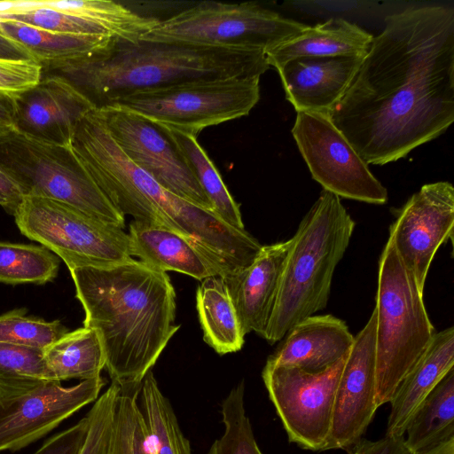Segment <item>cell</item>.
<instances>
[{"mask_svg":"<svg viewBox=\"0 0 454 454\" xmlns=\"http://www.w3.org/2000/svg\"><path fill=\"white\" fill-rule=\"evenodd\" d=\"M367 164L396 161L454 121V8L385 18L349 88L328 114Z\"/></svg>","mask_w":454,"mask_h":454,"instance_id":"obj_1","label":"cell"},{"mask_svg":"<svg viewBox=\"0 0 454 454\" xmlns=\"http://www.w3.org/2000/svg\"><path fill=\"white\" fill-rule=\"evenodd\" d=\"M68 270L85 313L83 326L98 333L111 382L141 385L180 328L169 276L133 258Z\"/></svg>","mask_w":454,"mask_h":454,"instance_id":"obj_2","label":"cell"},{"mask_svg":"<svg viewBox=\"0 0 454 454\" xmlns=\"http://www.w3.org/2000/svg\"><path fill=\"white\" fill-rule=\"evenodd\" d=\"M41 65L42 76L65 81L95 110L143 91L200 80L261 76L270 68L260 49L116 38L90 54Z\"/></svg>","mask_w":454,"mask_h":454,"instance_id":"obj_3","label":"cell"},{"mask_svg":"<svg viewBox=\"0 0 454 454\" xmlns=\"http://www.w3.org/2000/svg\"><path fill=\"white\" fill-rule=\"evenodd\" d=\"M71 147L97 185L124 216L168 228L192 241L221 274L246 265L256 239L210 210L171 193L136 166L110 136L98 110L78 122Z\"/></svg>","mask_w":454,"mask_h":454,"instance_id":"obj_4","label":"cell"},{"mask_svg":"<svg viewBox=\"0 0 454 454\" xmlns=\"http://www.w3.org/2000/svg\"><path fill=\"white\" fill-rule=\"evenodd\" d=\"M355 226L340 199L323 190L291 238L274 308L262 336L270 344L326 307L334 270Z\"/></svg>","mask_w":454,"mask_h":454,"instance_id":"obj_5","label":"cell"},{"mask_svg":"<svg viewBox=\"0 0 454 454\" xmlns=\"http://www.w3.org/2000/svg\"><path fill=\"white\" fill-rule=\"evenodd\" d=\"M374 309L380 407L390 403L398 385L435 333L424 304L423 292L400 260L389 237L379 260Z\"/></svg>","mask_w":454,"mask_h":454,"instance_id":"obj_6","label":"cell"},{"mask_svg":"<svg viewBox=\"0 0 454 454\" xmlns=\"http://www.w3.org/2000/svg\"><path fill=\"white\" fill-rule=\"evenodd\" d=\"M0 168L23 196L57 200L125 228V216L102 192L71 146L40 142L13 130L0 137Z\"/></svg>","mask_w":454,"mask_h":454,"instance_id":"obj_7","label":"cell"},{"mask_svg":"<svg viewBox=\"0 0 454 454\" xmlns=\"http://www.w3.org/2000/svg\"><path fill=\"white\" fill-rule=\"evenodd\" d=\"M308 27L254 2L226 4L203 1L159 20L140 39L253 48L266 53L297 36Z\"/></svg>","mask_w":454,"mask_h":454,"instance_id":"obj_8","label":"cell"},{"mask_svg":"<svg viewBox=\"0 0 454 454\" xmlns=\"http://www.w3.org/2000/svg\"><path fill=\"white\" fill-rule=\"evenodd\" d=\"M260 77L200 80L124 97L109 106L198 137L204 129L247 115L260 99Z\"/></svg>","mask_w":454,"mask_h":454,"instance_id":"obj_9","label":"cell"},{"mask_svg":"<svg viewBox=\"0 0 454 454\" xmlns=\"http://www.w3.org/2000/svg\"><path fill=\"white\" fill-rule=\"evenodd\" d=\"M13 216L24 236L53 252L68 269L103 266L133 258L124 229L65 203L24 196Z\"/></svg>","mask_w":454,"mask_h":454,"instance_id":"obj_10","label":"cell"},{"mask_svg":"<svg viewBox=\"0 0 454 454\" xmlns=\"http://www.w3.org/2000/svg\"><path fill=\"white\" fill-rule=\"evenodd\" d=\"M346 356L318 372L265 364L262 378L290 442L325 451Z\"/></svg>","mask_w":454,"mask_h":454,"instance_id":"obj_11","label":"cell"},{"mask_svg":"<svg viewBox=\"0 0 454 454\" xmlns=\"http://www.w3.org/2000/svg\"><path fill=\"white\" fill-rule=\"evenodd\" d=\"M291 132L312 178L323 190L369 204L387 201V189L328 114L299 112Z\"/></svg>","mask_w":454,"mask_h":454,"instance_id":"obj_12","label":"cell"},{"mask_svg":"<svg viewBox=\"0 0 454 454\" xmlns=\"http://www.w3.org/2000/svg\"><path fill=\"white\" fill-rule=\"evenodd\" d=\"M98 111L115 144L136 166L176 196L212 211L209 200L167 128L119 106Z\"/></svg>","mask_w":454,"mask_h":454,"instance_id":"obj_13","label":"cell"},{"mask_svg":"<svg viewBox=\"0 0 454 454\" xmlns=\"http://www.w3.org/2000/svg\"><path fill=\"white\" fill-rule=\"evenodd\" d=\"M454 188L450 182L424 184L397 211L389 238L405 268L424 293L438 248L453 241Z\"/></svg>","mask_w":454,"mask_h":454,"instance_id":"obj_14","label":"cell"},{"mask_svg":"<svg viewBox=\"0 0 454 454\" xmlns=\"http://www.w3.org/2000/svg\"><path fill=\"white\" fill-rule=\"evenodd\" d=\"M376 311L354 336L338 381L325 450H348L365 434L378 410Z\"/></svg>","mask_w":454,"mask_h":454,"instance_id":"obj_15","label":"cell"},{"mask_svg":"<svg viewBox=\"0 0 454 454\" xmlns=\"http://www.w3.org/2000/svg\"><path fill=\"white\" fill-rule=\"evenodd\" d=\"M106 385L101 376L71 387L48 382L0 403V451H16L36 442L82 407L94 403Z\"/></svg>","mask_w":454,"mask_h":454,"instance_id":"obj_16","label":"cell"},{"mask_svg":"<svg viewBox=\"0 0 454 454\" xmlns=\"http://www.w3.org/2000/svg\"><path fill=\"white\" fill-rule=\"evenodd\" d=\"M15 130L32 139L71 146L79 121L94 108L65 81L42 76L15 96Z\"/></svg>","mask_w":454,"mask_h":454,"instance_id":"obj_17","label":"cell"},{"mask_svg":"<svg viewBox=\"0 0 454 454\" xmlns=\"http://www.w3.org/2000/svg\"><path fill=\"white\" fill-rule=\"evenodd\" d=\"M364 57H301L286 62L277 70L286 100L297 113L329 114L347 92Z\"/></svg>","mask_w":454,"mask_h":454,"instance_id":"obj_18","label":"cell"},{"mask_svg":"<svg viewBox=\"0 0 454 454\" xmlns=\"http://www.w3.org/2000/svg\"><path fill=\"white\" fill-rule=\"evenodd\" d=\"M291 239L262 246L246 268L223 278L244 334L263 336L276 301Z\"/></svg>","mask_w":454,"mask_h":454,"instance_id":"obj_19","label":"cell"},{"mask_svg":"<svg viewBox=\"0 0 454 454\" xmlns=\"http://www.w3.org/2000/svg\"><path fill=\"white\" fill-rule=\"evenodd\" d=\"M285 337L266 364L309 372L325 371L344 358L354 341L346 322L330 314L301 320Z\"/></svg>","mask_w":454,"mask_h":454,"instance_id":"obj_20","label":"cell"},{"mask_svg":"<svg viewBox=\"0 0 454 454\" xmlns=\"http://www.w3.org/2000/svg\"><path fill=\"white\" fill-rule=\"evenodd\" d=\"M454 368V328L435 332L427 348L398 385L387 423V435L403 436L423 400Z\"/></svg>","mask_w":454,"mask_h":454,"instance_id":"obj_21","label":"cell"},{"mask_svg":"<svg viewBox=\"0 0 454 454\" xmlns=\"http://www.w3.org/2000/svg\"><path fill=\"white\" fill-rule=\"evenodd\" d=\"M131 256L159 270L203 280L220 276L216 267L188 239L164 226L132 220L129 226Z\"/></svg>","mask_w":454,"mask_h":454,"instance_id":"obj_22","label":"cell"},{"mask_svg":"<svg viewBox=\"0 0 454 454\" xmlns=\"http://www.w3.org/2000/svg\"><path fill=\"white\" fill-rule=\"evenodd\" d=\"M373 36L341 18H332L308 27L297 36L266 51L270 67L276 69L301 57L361 56L367 53Z\"/></svg>","mask_w":454,"mask_h":454,"instance_id":"obj_23","label":"cell"},{"mask_svg":"<svg viewBox=\"0 0 454 454\" xmlns=\"http://www.w3.org/2000/svg\"><path fill=\"white\" fill-rule=\"evenodd\" d=\"M196 307L207 345L219 355L241 349L245 334L223 277L201 280L196 292Z\"/></svg>","mask_w":454,"mask_h":454,"instance_id":"obj_24","label":"cell"},{"mask_svg":"<svg viewBox=\"0 0 454 454\" xmlns=\"http://www.w3.org/2000/svg\"><path fill=\"white\" fill-rule=\"evenodd\" d=\"M43 354L48 373L55 382L96 379L106 365L98 333L85 326L67 332L46 347Z\"/></svg>","mask_w":454,"mask_h":454,"instance_id":"obj_25","label":"cell"},{"mask_svg":"<svg viewBox=\"0 0 454 454\" xmlns=\"http://www.w3.org/2000/svg\"><path fill=\"white\" fill-rule=\"evenodd\" d=\"M454 437V368L427 395L411 416L404 442L413 453L431 450Z\"/></svg>","mask_w":454,"mask_h":454,"instance_id":"obj_26","label":"cell"},{"mask_svg":"<svg viewBox=\"0 0 454 454\" xmlns=\"http://www.w3.org/2000/svg\"><path fill=\"white\" fill-rule=\"evenodd\" d=\"M0 33L25 49L39 63L90 54L105 47L112 38L52 32L9 20H0Z\"/></svg>","mask_w":454,"mask_h":454,"instance_id":"obj_27","label":"cell"},{"mask_svg":"<svg viewBox=\"0 0 454 454\" xmlns=\"http://www.w3.org/2000/svg\"><path fill=\"white\" fill-rule=\"evenodd\" d=\"M138 404L148 432L153 454H192L175 411L149 371L142 380Z\"/></svg>","mask_w":454,"mask_h":454,"instance_id":"obj_28","label":"cell"},{"mask_svg":"<svg viewBox=\"0 0 454 454\" xmlns=\"http://www.w3.org/2000/svg\"><path fill=\"white\" fill-rule=\"evenodd\" d=\"M43 6L66 12L90 20L110 37L137 41L160 20L139 14L124 4L107 0L39 1Z\"/></svg>","mask_w":454,"mask_h":454,"instance_id":"obj_29","label":"cell"},{"mask_svg":"<svg viewBox=\"0 0 454 454\" xmlns=\"http://www.w3.org/2000/svg\"><path fill=\"white\" fill-rule=\"evenodd\" d=\"M168 129L209 200L212 211L227 224L245 230L239 205L233 200L218 170L199 144L197 137L174 129Z\"/></svg>","mask_w":454,"mask_h":454,"instance_id":"obj_30","label":"cell"},{"mask_svg":"<svg viewBox=\"0 0 454 454\" xmlns=\"http://www.w3.org/2000/svg\"><path fill=\"white\" fill-rule=\"evenodd\" d=\"M53 381L43 350L0 342V403Z\"/></svg>","mask_w":454,"mask_h":454,"instance_id":"obj_31","label":"cell"},{"mask_svg":"<svg viewBox=\"0 0 454 454\" xmlns=\"http://www.w3.org/2000/svg\"><path fill=\"white\" fill-rule=\"evenodd\" d=\"M59 268V259L43 246L0 241V283L43 285Z\"/></svg>","mask_w":454,"mask_h":454,"instance_id":"obj_32","label":"cell"},{"mask_svg":"<svg viewBox=\"0 0 454 454\" xmlns=\"http://www.w3.org/2000/svg\"><path fill=\"white\" fill-rule=\"evenodd\" d=\"M245 384L233 387L222 403L223 435L207 454H263L260 450L245 408Z\"/></svg>","mask_w":454,"mask_h":454,"instance_id":"obj_33","label":"cell"},{"mask_svg":"<svg viewBox=\"0 0 454 454\" xmlns=\"http://www.w3.org/2000/svg\"><path fill=\"white\" fill-rule=\"evenodd\" d=\"M140 387H120L114 411V447L117 454H153L138 404Z\"/></svg>","mask_w":454,"mask_h":454,"instance_id":"obj_34","label":"cell"},{"mask_svg":"<svg viewBox=\"0 0 454 454\" xmlns=\"http://www.w3.org/2000/svg\"><path fill=\"white\" fill-rule=\"evenodd\" d=\"M67 332L59 320L46 321L27 316L25 309L0 316V342L43 350Z\"/></svg>","mask_w":454,"mask_h":454,"instance_id":"obj_35","label":"cell"},{"mask_svg":"<svg viewBox=\"0 0 454 454\" xmlns=\"http://www.w3.org/2000/svg\"><path fill=\"white\" fill-rule=\"evenodd\" d=\"M120 386L111 382L86 414L87 436L80 454H111L114 438V411Z\"/></svg>","mask_w":454,"mask_h":454,"instance_id":"obj_36","label":"cell"},{"mask_svg":"<svg viewBox=\"0 0 454 454\" xmlns=\"http://www.w3.org/2000/svg\"><path fill=\"white\" fill-rule=\"evenodd\" d=\"M42 78V65L35 60L0 59V91L19 94Z\"/></svg>","mask_w":454,"mask_h":454,"instance_id":"obj_37","label":"cell"},{"mask_svg":"<svg viewBox=\"0 0 454 454\" xmlns=\"http://www.w3.org/2000/svg\"><path fill=\"white\" fill-rule=\"evenodd\" d=\"M89 428V419L85 415L71 427L49 438L33 454H80Z\"/></svg>","mask_w":454,"mask_h":454,"instance_id":"obj_38","label":"cell"},{"mask_svg":"<svg viewBox=\"0 0 454 454\" xmlns=\"http://www.w3.org/2000/svg\"><path fill=\"white\" fill-rule=\"evenodd\" d=\"M351 449L355 454H413L405 445L403 436L387 434L376 441L362 438Z\"/></svg>","mask_w":454,"mask_h":454,"instance_id":"obj_39","label":"cell"},{"mask_svg":"<svg viewBox=\"0 0 454 454\" xmlns=\"http://www.w3.org/2000/svg\"><path fill=\"white\" fill-rule=\"evenodd\" d=\"M0 196L5 200L4 210L14 215L23 200V194L17 184L0 168Z\"/></svg>","mask_w":454,"mask_h":454,"instance_id":"obj_40","label":"cell"},{"mask_svg":"<svg viewBox=\"0 0 454 454\" xmlns=\"http://www.w3.org/2000/svg\"><path fill=\"white\" fill-rule=\"evenodd\" d=\"M16 94L0 91V137L15 130Z\"/></svg>","mask_w":454,"mask_h":454,"instance_id":"obj_41","label":"cell"},{"mask_svg":"<svg viewBox=\"0 0 454 454\" xmlns=\"http://www.w3.org/2000/svg\"><path fill=\"white\" fill-rule=\"evenodd\" d=\"M0 59L12 60H35L25 49L1 33Z\"/></svg>","mask_w":454,"mask_h":454,"instance_id":"obj_42","label":"cell"},{"mask_svg":"<svg viewBox=\"0 0 454 454\" xmlns=\"http://www.w3.org/2000/svg\"><path fill=\"white\" fill-rule=\"evenodd\" d=\"M416 454H454V437L431 450Z\"/></svg>","mask_w":454,"mask_h":454,"instance_id":"obj_43","label":"cell"},{"mask_svg":"<svg viewBox=\"0 0 454 454\" xmlns=\"http://www.w3.org/2000/svg\"><path fill=\"white\" fill-rule=\"evenodd\" d=\"M0 206L5 208L6 203L5 200L0 196Z\"/></svg>","mask_w":454,"mask_h":454,"instance_id":"obj_44","label":"cell"},{"mask_svg":"<svg viewBox=\"0 0 454 454\" xmlns=\"http://www.w3.org/2000/svg\"><path fill=\"white\" fill-rule=\"evenodd\" d=\"M346 451L348 452V454H355L352 449H348Z\"/></svg>","mask_w":454,"mask_h":454,"instance_id":"obj_45","label":"cell"},{"mask_svg":"<svg viewBox=\"0 0 454 454\" xmlns=\"http://www.w3.org/2000/svg\"><path fill=\"white\" fill-rule=\"evenodd\" d=\"M111 454H117V453H116V451H115V450H114V445H113V450H112V452H111Z\"/></svg>","mask_w":454,"mask_h":454,"instance_id":"obj_46","label":"cell"}]
</instances>
